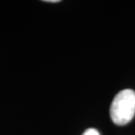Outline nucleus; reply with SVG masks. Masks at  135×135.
Returning <instances> with one entry per match:
<instances>
[{
	"mask_svg": "<svg viewBox=\"0 0 135 135\" xmlns=\"http://www.w3.org/2000/svg\"><path fill=\"white\" fill-rule=\"evenodd\" d=\"M135 115V92L131 89L120 91L110 106L111 120L116 125H125Z\"/></svg>",
	"mask_w": 135,
	"mask_h": 135,
	"instance_id": "nucleus-1",
	"label": "nucleus"
},
{
	"mask_svg": "<svg viewBox=\"0 0 135 135\" xmlns=\"http://www.w3.org/2000/svg\"><path fill=\"white\" fill-rule=\"evenodd\" d=\"M82 135H100V133L94 128H89V129L84 131V133Z\"/></svg>",
	"mask_w": 135,
	"mask_h": 135,
	"instance_id": "nucleus-2",
	"label": "nucleus"
},
{
	"mask_svg": "<svg viewBox=\"0 0 135 135\" xmlns=\"http://www.w3.org/2000/svg\"><path fill=\"white\" fill-rule=\"evenodd\" d=\"M45 2H49V3H56V2H59L58 0H46Z\"/></svg>",
	"mask_w": 135,
	"mask_h": 135,
	"instance_id": "nucleus-3",
	"label": "nucleus"
}]
</instances>
